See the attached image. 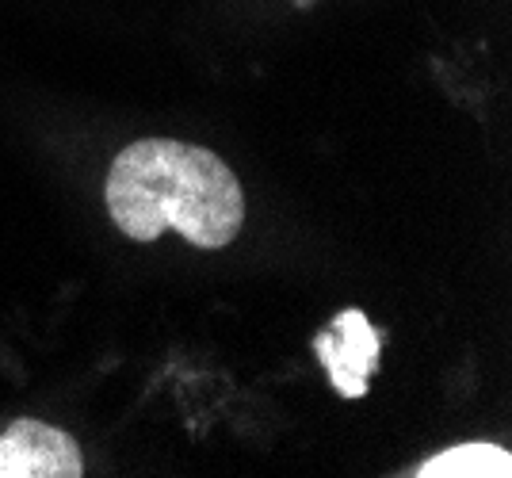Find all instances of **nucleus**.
Listing matches in <instances>:
<instances>
[{"label":"nucleus","mask_w":512,"mask_h":478,"mask_svg":"<svg viewBox=\"0 0 512 478\" xmlns=\"http://www.w3.org/2000/svg\"><path fill=\"white\" fill-rule=\"evenodd\" d=\"M107 211L130 241H157L176 230L199 249H222L241 234L245 192L218 153L176 142L142 138L111 161Z\"/></svg>","instance_id":"nucleus-1"},{"label":"nucleus","mask_w":512,"mask_h":478,"mask_svg":"<svg viewBox=\"0 0 512 478\" xmlns=\"http://www.w3.org/2000/svg\"><path fill=\"white\" fill-rule=\"evenodd\" d=\"M77 440L35 417H20L0 433V478H81Z\"/></svg>","instance_id":"nucleus-2"},{"label":"nucleus","mask_w":512,"mask_h":478,"mask_svg":"<svg viewBox=\"0 0 512 478\" xmlns=\"http://www.w3.org/2000/svg\"><path fill=\"white\" fill-rule=\"evenodd\" d=\"M379 329L367 322L363 310H344L333 318L329 333H321L314 341V352L325 364L337 394L344 398H363L367 379L379 368Z\"/></svg>","instance_id":"nucleus-3"},{"label":"nucleus","mask_w":512,"mask_h":478,"mask_svg":"<svg viewBox=\"0 0 512 478\" xmlns=\"http://www.w3.org/2000/svg\"><path fill=\"white\" fill-rule=\"evenodd\" d=\"M421 478H509L512 456L497 444H455L421 463Z\"/></svg>","instance_id":"nucleus-4"},{"label":"nucleus","mask_w":512,"mask_h":478,"mask_svg":"<svg viewBox=\"0 0 512 478\" xmlns=\"http://www.w3.org/2000/svg\"><path fill=\"white\" fill-rule=\"evenodd\" d=\"M299 4H310V0H299Z\"/></svg>","instance_id":"nucleus-5"}]
</instances>
